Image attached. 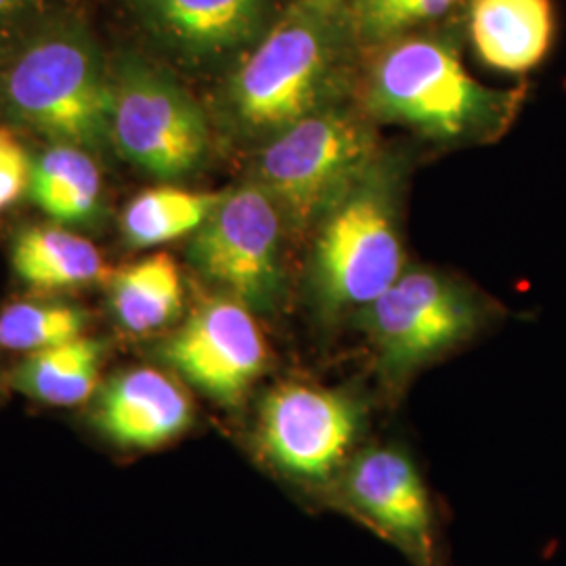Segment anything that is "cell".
<instances>
[{
	"label": "cell",
	"mask_w": 566,
	"mask_h": 566,
	"mask_svg": "<svg viewBox=\"0 0 566 566\" xmlns=\"http://www.w3.org/2000/svg\"><path fill=\"white\" fill-rule=\"evenodd\" d=\"M143 25L187 60H221L263 30L266 0H133Z\"/></svg>",
	"instance_id": "cell-12"
},
{
	"label": "cell",
	"mask_w": 566,
	"mask_h": 566,
	"mask_svg": "<svg viewBox=\"0 0 566 566\" xmlns=\"http://www.w3.org/2000/svg\"><path fill=\"white\" fill-rule=\"evenodd\" d=\"M348 500L409 546H430V502L413 462L395 449H374L346 474Z\"/></svg>",
	"instance_id": "cell-13"
},
{
	"label": "cell",
	"mask_w": 566,
	"mask_h": 566,
	"mask_svg": "<svg viewBox=\"0 0 566 566\" xmlns=\"http://www.w3.org/2000/svg\"><path fill=\"white\" fill-rule=\"evenodd\" d=\"M361 319L382 367L403 376L472 336L481 308L458 283L416 269L364 306Z\"/></svg>",
	"instance_id": "cell-8"
},
{
	"label": "cell",
	"mask_w": 566,
	"mask_h": 566,
	"mask_svg": "<svg viewBox=\"0 0 566 566\" xmlns=\"http://www.w3.org/2000/svg\"><path fill=\"white\" fill-rule=\"evenodd\" d=\"M223 200L217 191L154 187L133 198L122 214L124 240L133 248H156L196 233Z\"/></svg>",
	"instance_id": "cell-19"
},
{
	"label": "cell",
	"mask_w": 566,
	"mask_h": 566,
	"mask_svg": "<svg viewBox=\"0 0 566 566\" xmlns=\"http://www.w3.org/2000/svg\"><path fill=\"white\" fill-rule=\"evenodd\" d=\"M338 63L340 34L334 13L301 2L231 78L227 102L235 126L248 137L273 139L325 107Z\"/></svg>",
	"instance_id": "cell-3"
},
{
	"label": "cell",
	"mask_w": 566,
	"mask_h": 566,
	"mask_svg": "<svg viewBox=\"0 0 566 566\" xmlns=\"http://www.w3.org/2000/svg\"><path fill=\"white\" fill-rule=\"evenodd\" d=\"M283 217L256 181L223 193L193 233L189 263L224 296L254 313H271L282 301Z\"/></svg>",
	"instance_id": "cell-7"
},
{
	"label": "cell",
	"mask_w": 566,
	"mask_h": 566,
	"mask_svg": "<svg viewBox=\"0 0 566 566\" xmlns=\"http://www.w3.org/2000/svg\"><path fill=\"white\" fill-rule=\"evenodd\" d=\"M88 315L76 304L20 301L0 311V348L36 353L86 336Z\"/></svg>",
	"instance_id": "cell-20"
},
{
	"label": "cell",
	"mask_w": 566,
	"mask_h": 566,
	"mask_svg": "<svg viewBox=\"0 0 566 566\" xmlns=\"http://www.w3.org/2000/svg\"><path fill=\"white\" fill-rule=\"evenodd\" d=\"M460 0H378L357 7L359 28L367 39H386L418 21L447 13Z\"/></svg>",
	"instance_id": "cell-21"
},
{
	"label": "cell",
	"mask_w": 566,
	"mask_h": 566,
	"mask_svg": "<svg viewBox=\"0 0 566 566\" xmlns=\"http://www.w3.org/2000/svg\"><path fill=\"white\" fill-rule=\"evenodd\" d=\"M91 422L114 446L149 451L185 434L193 422V405L170 376L135 367L97 388Z\"/></svg>",
	"instance_id": "cell-11"
},
{
	"label": "cell",
	"mask_w": 566,
	"mask_h": 566,
	"mask_svg": "<svg viewBox=\"0 0 566 566\" xmlns=\"http://www.w3.org/2000/svg\"><path fill=\"white\" fill-rule=\"evenodd\" d=\"M401 273L397 175L376 160L322 217L313 252V285L327 311L364 308Z\"/></svg>",
	"instance_id": "cell-4"
},
{
	"label": "cell",
	"mask_w": 566,
	"mask_h": 566,
	"mask_svg": "<svg viewBox=\"0 0 566 566\" xmlns=\"http://www.w3.org/2000/svg\"><path fill=\"white\" fill-rule=\"evenodd\" d=\"M371 2H378V0H357V7H361V4H371Z\"/></svg>",
	"instance_id": "cell-25"
},
{
	"label": "cell",
	"mask_w": 566,
	"mask_h": 566,
	"mask_svg": "<svg viewBox=\"0 0 566 566\" xmlns=\"http://www.w3.org/2000/svg\"><path fill=\"white\" fill-rule=\"evenodd\" d=\"M32 166L18 137L9 128H0V208L18 202L30 189Z\"/></svg>",
	"instance_id": "cell-22"
},
{
	"label": "cell",
	"mask_w": 566,
	"mask_h": 566,
	"mask_svg": "<svg viewBox=\"0 0 566 566\" xmlns=\"http://www.w3.org/2000/svg\"><path fill=\"white\" fill-rule=\"evenodd\" d=\"M28 193L61 223H84L97 214L102 172L86 149L57 143L34 160Z\"/></svg>",
	"instance_id": "cell-18"
},
{
	"label": "cell",
	"mask_w": 566,
	"mask_h": 566,
	"mask_svg": "<svg viewBox=\"0 0 566 566\" xmlns=\"http://www.w3.org/2000/svg\"><path fill=\"white\" fill-rule=\"evenodd\" d=\"M163 359L210 399L235 405L263 374L266 344L248 306L217 296L168 336Z\"/></svg>",
	"instance_id": "cell-9"
},
{
	"label": "cell",
	"mask_w": 566,
	"mask_h": 566,
	"mask_svg": "<svg viewBox=\"0 0 566 566\" xmlns=\"http://www.w3.org/2000/svg\"><path fill=\"white\" fill-rule=\"evenodd\" d=\"M107 301L114 319L133 336H147L181 317L182 282L168 254H151L109 277Z\"/></svg>",
	"instance_id": "cell-17"
},
{
	"label": "cell",
	"mask_w": 566,
	"mask_h": 566,
	"mask_svg": "<svg viewBox=\"0 0 566 566\" xmlns=\"http://www.w3.org/2000/svg\"><path fill=\"white\" fill-rule=\"evenodd\" d=\"M470 25L481 60L525 74L546 60L556 20L552 0H472Z\"/></svg>",
	"instance_id": "cell-14"
},
{
	"label": "cell",
	"mask_w": 566,
	"mask_h": 566,
	"mask_svg": "<svg viewBox=\"0 0 566 566\" xmlns=\"http://www.w3.org/2000/svg\"><path fill=\"white\" fill-rule=\"evenodd\" d=\"M44 0H0V34L18 30L21 23L32 20Z\"/></svg>",
	"instance_id": "cell-23"
},
{
	"label": "cell",
	"mask_w": 566,
	"mask_h": 566,
	"mask_svg": "<svg viewBox=\"0 0 566 566\" xmlns=\"http://www.w3.org/2000/svg\"><path fill=\"white\" fill-rule=\"evenodd\" d=\"M369 105L441 139L500 135L521 109L525 91H493L474 81L443 42L413 39L390 46L369 78Z\"/></svg>",
	"instance_id": "cell-2"
},
{
	"label": "cell",
	"mask_w": 566,
	"mask_h": 566,
	"mask_svg": "<svg viewBox=\"0 0 566 566\" xmlns=\"http://www.w3.org/2000/svg\"><path fill=\"white\" fill-rule=\"evenodd\" d=\"M20 282L36 292L76 290L107 277L102 252L81 235L57 227L21 231L11 252Z\"/></svg>",
	"instance_id": "cell-15"
},
{
	"label": "cell",
	"mask_w": 566,
	"mask_h": 566,
	"mask_svg": "<svg viewBox=\"0 0 566 566\" xmlns=\"http://www.w3.org/2000/svg\"><path fill=\"white\" fill-rule=\"evenodd\" d=\"M359 422L357 405L336 390L282 385L264 397L259 441L283 472L322 481L343 464Z\"/></svg>",
	"instance_id": "cell-10"
},
{
	"label": "cell",
	"mask_w": 566,
	"mask_h": 566,
	"mask_svg": "<svg viewBox=\"0 0 566 566\" xmlns=\"http://www.w3.org/2000/svg\"><path fill=\"white\" fill-rule=\"evenodd\" d=\"M301 2L308 4V7L327 11V13H336V9H338V4H340L343 0H301Z\"/></svg>",
	"instance_id": "cell-24"
},
{
	"label": "cell",
	"mask_w": 566,
	"mask_h": 566,
	"mask_svg": "<svg viewBox=\"0 0 566 566\" xmlns=\"http://www.w3.org/2000/svg\"><path fill=\"white\" fill-rule=\"evenodd\" d=\"M112 143L143 172L177 181L202 166L210 135L202 107L179 82L126 55L112 76Z\"/></svg>",
	"instance_id": "cell-6"
},
{
	"label": "cell",
	"mask_w": 566,
	"mask_h": 566,
	"mask_svg": "<svg viewBox=\"0 0 566 566\" xmlns=\"http://www.w3.org/2000/svg\"><path fill=\"white\" fill-rule=\"evenodd\" d=\"M103 355L105 344L88 336L42 348L15 365L9 385L34 401L74 407L95 397Z\"/></svg>",
	"instance_id": "cell-16"
},
{
	"label": "cell",
	"mask_w": 566,
	"mask_h": 566,
	"mask_svg": "<svg viewBox=\"0 0 566 566\" xmlns=\"http://www.w3.org/2000/svg\"><path fill=\"white\" fill-rule=\"evenodd\" d=\"M378 160L371 130L355 114L322 107L269 139L256 179L285 223H319L329 206Z\"/></svg>",
	"instance_id": "cell-5"
},
{
	"label": "cell",
	"mask_w": 566,
	"mask_h": 566,
	"mask_svg": "<svg viewBox=\"0 0 566 566\" xmlns=\"http://www.w3.org/2000/svg\"><path fill=\"white\" fill-rule=\"evenodd\" d=\"M11 112L60 145L88 154L112 143V78L81 21L39 28L4 76Z\"/></svg>",
	"instance_id": "cell-1"
}]
</instances>
